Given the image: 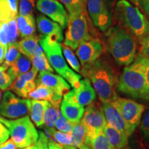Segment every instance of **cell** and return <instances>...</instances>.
<instances>
[{"label":"cell","mask_w":149,"mask_h":149,"mask_svg":"<svg viewBox=\"0 0 149 149\" xmlns=\"http://www.w3.org/2000/svg\"><path fill=\"white\" fill-rule=\"evenodd\" d=\"M139 40V55L143 58L149 60V35H146Z\"/></svg>","instance_id":"ab89813d"},{"label":"cell","mask_w":149,"mask_h":149,"mask_svg":"<svg viewBox=\"0 0 149 149\" xmlns=\"http://www.w3.org/2000/svg\"><path fill=\"white\" fill-rule=\"evenodd\" d=\"M145 79H146V97L145 101L149 102V65L147 66L146 72H145Z\"/></svg>","instance_id":"ee69618b"},{"label":"cell","mask_w":149,"mask_h":149,"mask_svg":"<svg viewBox=\"0 0 149 149\" xmlns=\"http://www.w3.org/2000/svg\"><path fill=\"white\" fill-rule=\"evenodd\" d=\"M36 86L42 84L51 88L55 94L63 97L70 91V86L60 75L51 72H40L35 79Z\"/></svg>","instance_id":"9a60e30c"},{"label":"cell","mask_w":149,"mask_h":149,"mask_svg":"<svg viewBox=\"0 0 149 149\" xmlns=\"http://www.w3.org/2000/svg\"><path fill=\"white\" fill-rule=\"evenodd\" d=\"M28 98L32 99L33 100L47 101L59 108L62 100V97L55 94L51 88L42 84L37 85L36 88L29 93Z\"/></svg>","instance_id":"ffe728a7"},{"label":"cell","mask_w":149,"mask_h":149,"mask_svg":"<svg viewBox=\"0 0 149 149\" xmlns=\"http://www.w3.org/2000/svg\"><path fill=\"white\" fill-rule=\"evenodd\" d=\"M48 135L51 137L56 143L61 145V146L68 147L72 146V137L71 133H63V132L56 130L55 128H46Z\"/></svg>","instance_id":"4316f807"},{"label":"cell","mask_w":149,"mask_h":149,"mask_svg":"<svg viewBox=\"0 0 149 149\" xmlns=\"http://www.w3.org/2000/svg\"><path fill=\"white\" fill-rule=\"evenodd\" d=\"M22 149H48V138L46 135L40 131L38 139L34 144Z\"/></svg>","instance_id":"f35d334b"},{"label":"cell","mask_w":149,"mask_h":149,"mask_svg":"<svg viewBox=\"0 0 149 149\" xmlns=\"http://www.w3.org/2000/svg\"><path fill=\"white\" fill-rule=\"evenodd\" d=\"M60 114L59 107L48 102L44 117V124L46 128H53L55 127L56 121Z\"/></svg>","instance_id":"83f0119b"},{"label":"cell","mask_w":149,"mask_h":149,"mask_svg":"<svg viewBox=\"0 0 149 149\" xmlns=\"http://www.w3.org/2000/svg\"><path fill=\"white\" fill-rule=\"evenodd\" d=\"M48 149H63V147L59 145L53 139H48Z\"/></svg>","instance_id":"f6af8a7d"},{"label":"cell","mask_w":149,"mask_h":149,"mask_svg":"<svg viewBox=\"0 0 149 149\" xmlns=\"http://www.w3.org/2000/svg\"><path fill=\"white\" fill-rule=\"evenodd\" d=\"M80 122L84 126L90 139L103 132L107 123L101 104L94 102L87 106Z\"/></svg>","instance_id":"30bf717a"},{"label":"cell","mask_w":149,"mask_h":149,"mask_svg":"<svg viewBox=\"0 0 149 149\" xmlns=\"http://www.w3.org/2000/svg\"><path fill=\"white\" fill-rule=\"evenodd\" d=\"M37 8L40 12L48 16L60 26L66 29L68 23V14L64 6L57 0H37Z\"/></svg>","instance_id":"4fadbf2b"},{"label":"cell","mask_w":149,"mask_h":149,"mask_svg":"<svg viewBox=\"0 0 149 149\" xmlns=\"http://www.w3.org/2000/svg\"><path fill=\"white\" fill-rule=\"evenodd\" d=\"M60 111L61 115L74 125L79 122L82 118L84 108L72 99L64 95L60 104Z\"/></svg>","instance_id":"ac0fdd59"},{"label":"cell","mask_w":149,"mask_h":149,"mask_svg":"<svg viewBox=\"0 0 149 149\" xmlns=\"http://www.w3.org/2000/svg\"><path fill=\"white\" fill-rule=\"evenodd\" d=\"M31 67V61L29 57L21 54L18 59L9 66L7 73L15 81L17 77L30 70Z\"/></svg>","instance_id":"d4e9b609"},{"label":"cell","mask_w":149,"mask_h":149,"mask_svg":"<svg viewBox=\"0 0 149 149\" xmlns=\"http://www.w3.org/2000/svg\"><path fill=\"white\" fill-rule=\"evenodd\" d=\"M55 127L59 131L63 133H71L74 124L66 120L62 115L60 114L55 122Z\"/></svg>","instance_id":"836d02e7"},{"label":"cell","mask_w":149,"mask_h":149,"mask_svg":"<svg viewBox=\"0 0 149 149\" xmlns=\"http://www.w3.org/2000/svg\"><path fill=\"white\" fill-rule=\"evenodd\" d=\"M35 7V0H20L19 15H33Z\"/></svg>","instance_id":"d590c367"},{"label":"cell","mask_w":149,"mask_h":149,"mask_svg":"<svg viewBox=\"0 0 149 149\" xmlns=\"http://www.w3.org/2000/svg\"><path fill=\"white\" fill-rule=\"evenodd\" d=\"M17 43L10 44L7 47L4 60L3 61V64L1 65L6 70L8 69L9 66L13 63L15 62L18 59V57H19L20 55H21V53H20Z\"/></svg>","instance_id":"4dcf8cb0"},{"label":"cell","mask_w":149,"mask_h":149,"mask_svg":"<svg viewBox=\"0 0 149 149\" xmlns=\"http://www.w3.org/2000/svg\"><path fill=\"white\" fill-rule=\"evenodd\" d=\"M1 23H2V22H1V21H0V24H1Z\"/></svg>","instance_id":"9f6ffc18"},{"label":"cell","mask_w":149,"mask_h":149,"mask_svg":"<svg viewBox=\"0 0 149 149\" xmlns=\"http://www.w3.org/2000/svg\"><path fill=\"white\" fill-rule=\"evenodd\" d=\"M63 149H77V148H74L73 146H68V147H64Z\"/></svg>","instance_id":"f907efd6"},{"label":"cell","mask_w":149,"mask_h":149,"mask_svg":"<svg viewBox=\"0 0 149 149\" xmlns=\"http://www.w3.org/2000/svg\"><path fill=\"white\" fill-rule=\"evenodd\" d=\"M0 122L2 123V124L4 125L5 126H6L8 124V120H6V119L3 118V117L1 116V115L0 114Z\"/></svg>","instance_id":"c3c4849f"},{"label":"cell","mask_w":149,"mask_h":149,"mask_svg":"<svg viewBox=\"0 0 149 149\" xmlns=\"http://www.w3.org/2000/svg\"><path fill=\"white\" fill-rule=\"evenodd\" d=\"M112 103L114 104L122 115L130 136L140 124L145 110L144 106L130 99L120 97Z\"/></svg>","instance_id":"9c48e42d"},{"label":"cell","mask_w":149,"mask_h":149,"mask_svg":"<svg viewBox=\"0 0 149 149\" xmlns=\"http://www.w3.org/2000/svg\"><path fill=\"white\" fill-rule=\"evenodd\" d=\"M140 123L141 135L145 142L149 145V109L145 112Z\"/></svg>","instance_id":"e575fe53"},{"label":"cell","mask_w":149,"mask_h":149,"mask_svg":"<svg viewBox=\"0 0 149 149\" xmlns=\"http://www.w3.org/2000/svg\"><path fill=\"white\" fill-rule=\"evenodd\" d=\"M103 132L114 149H122L128 146V137L125 133L115 129L108 124L104 127Z\"/></svg>","instance_id":"603a6c76"},{"label":"cell","mask_w":149,"mask_h":149,"mask_svg":"<svg viewBox=\"0 0 149 149\" xmlns=\"http://www.w3.org/2000/svg\"><path fill=\"white\" fill-rule=\"evenodd\" d=\"M114 16L120 26L139 40L149 35V20L137 6L126 0H119L116 3Z\"/></svg>","instance_id":"277c9868"},{"label":"cell","mask_w":149,"mask_h":149,"mask_svg":"<svg viewBox=\"0 0 149 149\" xmlns=\"http://www.w3.org/2000/svg\"><path fill=\"white\" fill-rule=\"evenodd\" d=\"M31 100L20 99L10 91L3 94L0 103V114L10 119L26 116L30 113Z\"/></svg>","instance_id":"8fae6325"},{"label":"cell","mask_w":149,"mask_h":149,"mask_svg":"<svg viewBox=\"0 0 149 149\" xmlns=\"http://www.w3.org/2000/svg\"><path fill=\"white\" fill-rule=\"evenodd\" d=\"M102 107L107 124L115 129L125 133L128 137H129L130 135L127 126L114 104L112 102L102 103Z\"/></svg>","instance_id":"d6986e66"},{"label":"cell","mask_w":149,"mask_h":149,"mask_svg":"<svg viewBox=\"0 0 149 149\" xmlns=\"http://www.w3.org/2000/svg\"><path fill=\"white\" fill-rule=\"evenodd\" d=\"M48 102L44 100H31L30 115L31 120L37 127L41 128L44 125V113Z\"/></svg>","instance_id":"484cf974"},{"label":"cell","mask_w":149,"mask_h":149,"mask_svg":"<svg viewBox=\"0 0 149 149\" xmlns=\"http://www.w3.org/2000/svg\"><path fill=\"white\" fill-rule=\"evenodd\" d=\"M13 82V79L7 73L6 70L2 66H0V88L2 91H6Z\"/></svg>","instance_id":"74e56055"},{"label":"cell","mask_w":149,"mask_h":149,"mask_svg":"<svg viewBox=\"0 0 149 149\" xmlns=\"http://www.w3.org/2000/svg\"><path fill=\"white\" fill-rule=\"evenodd\" d=\"M80 72L90 79L102 103L113 102L118 98L116 91L118 77L115 68L109 61L99 59L88 68L81 69Z\"/></svg>","instance_id":"6da1fadb"},{"label":"cell","mask_w":149,"mask_h":149,"mask_svg":"<svg viewBox=\"0 0 149 149\" xmlns=\"http://www.w3.org/2000/svg\"><path fill=\"white\" fill-rule=\"evenodd\" d=\"M86 1H87V0H84V1H85V3H86Z\"/></svg>","instance_id":"11a10c76"},{"label":"cell","mask_w":149,"mask_h":149,"mask_svg":"<svg viewBox=\"0 0 149 149\" xmlns=\"http://www.w3.org/2000/svg\"><path fill=\"white\" fill-rule=\"evenodd\" d=\"M107 48L117 64L128 66L136 57L137 43L133 35L122 26L107 30Z\"/></svg>","instance_id":"7a4b0ae2"},{"label":"cell","mask_w":149,"mask_h":149,"mask_svg":"<svg viewBox=\"0 0 149 149\" xmlns=\"http://www.w3.org/2000/svg\"><path fill=\"white\" fill-rule=\"evenodd\" d=\"M36 22L37 29L42 34V37H46L54 42H62L64 39L62 29L58 24L42 15L37 17Z\"/></svg>","instance_id":"e0dca14e"},{"label":"cell","mask_w":149,"mask_h":149,"mask_svg":"<svg viewBox=\"0 0 149 149\" xmlns=\"http://www.w3.org/2000/svg\"><path fill=\"white\" fill-rule=\"evenodd\" d=\"M61 46L63 53H64L65 60L68 62V65L71 67L72 70H74L75 72H80V71H81V66H80L77 57L74 55L71 48L64 45L63 44H61Z\"/></svg>","instance_id":"1f68e13d"},{"label":"cell","mask_w":149,"mask_h":149,"mask_svg":"<svg viewBox=\"0 0 149 149\" xmlns=\"http://www.w3.org/2000/svg\"><path fill=\"white\" fill-rule=\"evenodd\" d=\"M31 63L33 64V67L35 68L37 71L40 72H54V69L50 64L47 57L45 54L42 53L41 55L34 56L31 57Z\"/></svg>","instance_id":"f1b7e54d"},{"label":"cell","mask_w":149,"mask_h":149,"mask_svg":"<svg viewBox=\"0 0 149 149\" xmlns=\"http://www.w3.org/2000/svg\"><path fill=\"white\" fill-rule=\"evenodd\" d=\"M39 43H40V39L34 35V36L25 37L17 44L20 53L31 59L34 56L44 53V51Z\"/></svg>","instance_id":"44dd1931"},{"label":"cell","mask_w":149,"mask_h":149,"mask_svg":"<svg viewBox=\"0 0 149 149\" xmlns=\"http://www.w3.org/2000/svg\"><path fill=\"white\" fill-rule=\"evenodd\" d=\"M126 1H129L136 6H139V0H126Z\"/></svg>","instance_id":"681fc988"},{"label":"cell","mask_w":149,"mask_h":149,"mask_svg":"<svg viewBox=\"0 0 149 149\" xmlns=\"http://www.w3.org/2000/svg\"><path fill=\"white\" fill-rule=\"evenodd\" d=\"M88 24L85 13L77 15H68L67 30L65 33L64 45L76 50L81 43L90 40Z\"/></svg>","instance_id":"52a82bcc"},{"label":"cell","mask_w":149,"mask_h":149,"mask_svg":"<svg viewBox=\"0 0 149 149\" xmlns=\"http://www.w3.org/2000/svg\"><path fill=\"white\" fill-rule=\"evenodd\" d=\"M115 0H87L89 15L97 28L107 31L111 28L113 19Z\"/></svg>","instance_id":"ba28073f"},{"label":"cell","mask_w":149,"mask_h":149,"mask_svg":"<svg viewBox=\"0 0 149 149\" xmlns=\"http://www.w3.org/2000/svg\"><path fill=\"white\" fill-rule=\"evenodd\" d=\"M17 148H24L34 144L37 141L39 133L29 116L15 120H8L6 126Z\"/></svg>","instance_id":"8992f818"},{"label":"cell","mask_w":149,"mask_h":149,"mask_svg":"<svg viewBox=\"0 0 149 149\" xmlns=\"http://www.w3.org/2000/svg\"><path fill=\"white\" fill-rule=\"evenodd\" d=\"M149 60L137 55L132 64L126 66L118 78L117 89L134 99L146 100V85L145 72Z\"/></svg>","instance_id":"3957f363"},{"label":"cell","mask_w":149,"mask_h":149,"mask_svg":"<svg viewBox=\"0 0 149 149\" xmlns=\"http://www.w3.org/2000/svg\"><path fill=\"white\" fill-rule=\"evenodd\" d=\"M139 5L141 6L143 9H144L146 14L149 16V0L146 1H139Z\"/></svg>","instance_id":"7dc6e473"},{"label":"cell","mask_w":149,"mask_h":149,"mask_svg":"<svg viewBox=\"0 0 149 149\" xmlns=\"http://www.w3.org/2000/svg\"><path fill=\"white\" fill-rule=\"evenodd\" d=\"M64 6L68 15H77L84 13L85 10L84 0H57Z\"/></svg>","instance_id":"f546056e"},{"label":"cell","mask_w":149,"mask_h":149,"mask_svg":"<svg viewBox=\"0 0 149 149\" xmlns=\"http://www.w3.org/2000/svg\"><path fill=\"white\" fill-rule=\"evenodd\" d=\"M17 148V147L12 139H8L1 144H0V149H16Z\"/></svg>","instance_id":"7bdbcfd3"},{"label":"cell","mask_w":149,"mask_h":149,"mask_svg":"<svg viewBox=\"0 0 149 149\" xmlns=\"http://www.w3.org/2000/svg\"><path fill=\"white\" fill-rule=\"evenodd\" d=\"M71 135L72 137V146L79 149H91V139L87 135L86 130L81 122L74 124Z\"/></svg>","instance_id":"7402d4cb"},{"label":"cell","mask_w":149,"mask_h":149,"mask_svg":"<svg viewBox=\"0 0 149 149\" xmlns=\"http://www.w3.org/2000/svg\"><path fill=\"white\" fill-rule=\"evenodd\" d=\"M9 27V35H10V44H15L19 36L17 26L15 21V18L9 20L8 22Z\"/></svg>","instance_id":"60d3db41"},{"label":"cell","mask_w":149,"mask_h":149,"mask_svg":"<svg viewBox=\"0 0 149 149\" xmlns=\"http://www.w3.org/2000/svg\"><path fill=\"white\" fill-rule=\"evenodd\" d=\"M1 92L0 91V102H1Z\"/></svg>","instance_id":"f5cc1de1"},{"label":"cell","mask_w":149,"mask_h":149,"mask_svg":"<svg viewBox=\"0 0 149 149\" xmlns=\"http://www.w3.org/2000/svg\"><path fill=\"white\" fill-rule=\"evenodd\" d=\"M6 47H5L4 46L1 45L0 44V64L3 63V60H4L6 53Z\"/></svg>","instance_id":"bcb514c9"},{"label":"cell","mask_w":149,"mask_h":149,"mask_svg":"<svg viewBox=\"0 0 149 149\" xmlns=\"http://www.w3.org/2000/svg\"><path fill=\"white\" fill-rule=\"evenodd\" d=\"M40 44L52 68L69 83L72 88H77L79 85L81 76L74 72L68 66L62 55L60 43L51 41L46 37H41Z\"/></svg>","instance_id":"5b68a950"},{"label":"cell","mask_w":149,"mask_h":149,"mask_svg":"<svg viewBox=\"0 0 149 149\" xmlns=\"http://www.w3.org/2000/svg\"><path fill=\"white\" fill-rule=\"evenodd\" d=\"M122 149H132V148H129V147H128V146H126V147H124V148H123Z\"/></svg>","instance_id":"816d5d0a"},{"label":"cell","mask_w":149,"mask_h":149,"mask_svg":"<svg viewBox=\"0 0 149 149\" xmlns=\"http://www.w3.org/2000/svg\"><path fill=\"white\" fill-rule=\"evenodd\" d=\"M10 135V132L6 128L2 123L0 122V144L4 142L8 139Z\"/></svg>","instance_id":"b9f144b4"},{"label":"cell","mask_w":149,"mask_h":149,"mask_svg":"<svg viewBox=\"0 0 149 149\" xmlns=\"http://www.w3.org/2000/svg\"><path fill=\"white\" fill-rule=\"evenodd\" d=\"M2 1V0H0V1Z\"/></svg>","instance_id":"6f0895ef"},{"label":"cell","mask_w":149,"mask_h":149,"mask_svg":"<svg viewBox=\"0 0 149 149\" xmlns=\"http://www.w3.org/2000/svg\"><path fill=\"white\" fill-rule=\"evenodd\" d=\"M146 1V0H139V1Z\"/></svg>","instance_id":"db71d44e"},{"label":"cell","mask_w":149,"mask_h":149,"mask_svg":"<svg viewBox=\"0 0 149 149\" xmlns=\"http://www.w3.org/2000/svg\"><path fill=\"white\" fill-rule=\"evenodd\" d=\"M37 72L38 71L33 67L28 72L17 77L9 89L21 97L28 98L29 93L36 88L35 79Z\"/></svg>","instance_id":"2e32d148"},{"label":"cell","mask_w":149,"mask_h":149,"mask_svg":"<svg viewBox=\"0 0 149 149\" xmlns=\"http://www.w3.org/2000/svg\"><path fill=\"white\" fill-rule=\"evenodd\" d=\"M81 107H84L90 105L95 102L97 94L94 88L88 78L80 80L79 85L77 88H73L64 95Z\"/></svg>","instance_id":"5bb4252c"},{"label":"cell","mask_w":149,"mask_h":149,"mask_svg":"<svg viewBox=\"0 0 149 149\" xmlns=\"http://www.w3.org/2000/svg\"><path fill=\"white\" fill-rule=\"evenodd\" d=\"M15 21L20 36L23 38L34 36L36 25L33 15H17L15 17Z\"/></svg>","instance_id":"cb8c5ba5"},{"label":"cell","mask_w":149,"mask_h":149,"mask_svg":"<svg viewBox=\"0 0 149 149\" xmlns=\"http://www.w3.org/2000/svg\"><path fill=\"white\" fill-rule=\"evenodd\" d=\"M103 43L99 39H91L81 43L76 49V55L81 62L82 68H88L100 58L104 53Z\"/></svg>","instance_id":"7c38bea8"},{"label":"cell","mask_w":149,"mask_h":149,"mask_svg":"<svg viewBox=\"0 0 149 149\" xmlns=\"http://www.w3.org/2000/svg\"><path fill=\"white\" fill-rule=\"evenodd\" d=\"M0 44L8 47L10 45V35L8 22H2L0 24Z\"/></svg>","instance_id":"8d00e7d4"},{"label":"cell","mask_w":149,"mask_h":149,"mask_svg":"<svg viewBox=\"0 0 149 149\" xmlns=\"http://www.w3.org/2000/svg\"><path fill=\"white\" fill-rule=\"evenodd\" d=\"M91 149H114L106 137L104 132L97 134L91 139Z\"/></svg>","instance_id":"d6a6232c"}]
</instances>
